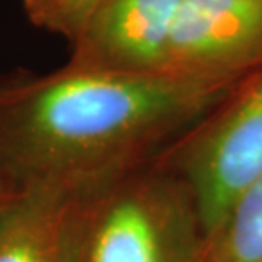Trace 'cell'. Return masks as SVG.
Masks as SVG:
<instances>
[{"mask_svg":"<svg viewBox=\"0 0 262 262\" xmlns=\"http://www.w3.org/2000/svg\"><path fill=\"white\" fill-rule=\"evenodd\" d=\"M232 87L72 63L0 78V170L15 189H99L154 162Z\"/></svg>","mask_w":262,"mask_h":262,"instance_id":"6da1fadb","label":"cell"},{"mask_svg":"<svg viewBox=\"0 0 262 262\" xmlns=\"http://www.w3.org/2000/svg\"><path fill=\"white\" fill-rule=\"evenodd\" d=\"M204 240L189 191L154 160L96 191L82 262H203Z\"/></svg>","mask_w":262,"mask_h":262,"instance_id":"7a4b0ae2","label":"cell"},{"mask_svg":"<svg viewBox=\"0 0 262 262\" xmlns=\"http://www.w3.org/2000/svg\"><path fill=\"white\" fill-rule=\"evenodd\" d=\"M155 162L186 186L204 233H213L262 176V67L235 83L206 119L186 129Z\"/></svg>","mask_w":262,"mask_h":262,"instance_id":"3957f363","label":"cell"},{"mask_svg":"<svg viewBox=\"0 0 262 262\" xmlns=\"http://www.w3.org/2000/svg\"><path fill=\"white\" fill-rule=\"evenodd\" d=\"M262 67V0H182L165 75L233 87Z\"/></svg>","mask_w":262,"mask_h":262,"instance_id":"277c9868","label":"cell"},{"mask_svg":"<svg viewBox=\"0 0 262 262\" xmlns=\"http://www.w3.org/2000/svg\"><path fill=\"white\" fill-rule=\"evenodd\" d=\"M182 0H104L72 43L68 63L96 70L165 75Z\"/></svg>","mask_w":262,"mask_h":262,"instance_id":"5b68a950","label":"cell"},{"mask_svg":"<svg viewBox=\"0 0 262 262\" xmlns=\"http://www.w3.org/2000/svg\"><path fill=\"white\" fill-rule=\"evenodd\" d=\"M96 191L70 186L17 189L0 206V262H82Z\"/></svg>","mask_w":262,"mask_h":262,"instance_id":"8992f818","label":"cell"},{"mask_svg":"<svg viewBox=\"0 0 262 262\" xmlns=\"http://www.w3.org/2000/svg\"><path fill=\"white\" fill-rule=\"evenodd\" d=\"M203 262H262V176L206 237Z\"/></svg>","mask_w":262,"mask_h":262,"instance_id":"52a82bcc","label":"cell"},{"mask_svg":"<svg viewBox=\"0 0 262 262\" xmlns=\"http://www.w3.org/2000/svg\"><path fill=\"white\" fill-rule=\"evenodd\" d=\"M104 0H23L28 19L39 29L77 39Z\"/></svg>","mask_w":262,"mask_h":262,"instance_id":"ba28073f","label":"cell"},{"mask_svg":"<svg viewBox=\"0 0 262 262\" xmlns=\"http://www.w3.org/2000/svg\"><path fill=\"white\" fill-rule=\"evenodd\" d=\"M15 191L17 189L10 184V181L4 176V172L0 170V206H2L5 201H9V199L15 194Z\"/></svg>","mask_w":262,"mask_h":262,"instance_id":"9c48e42d","label":"cell"}]
</instances>
